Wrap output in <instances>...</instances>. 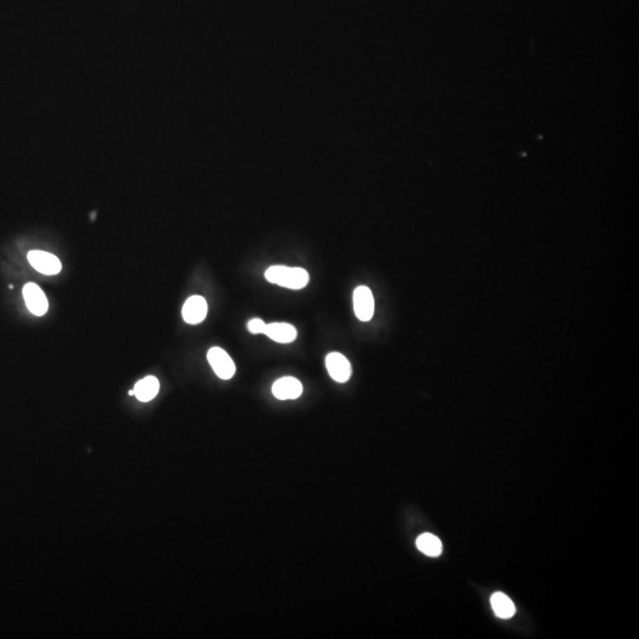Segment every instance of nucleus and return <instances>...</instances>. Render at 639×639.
<instances>
[{"label":"nucleus","mask_w":639,"mask_h":639,"mask_svg":"<svg viewBox=\"0 0 639 639\" xmlns=\"http://www.w3.org/2000/svg\"><path fill=\"white\" fill-rule=\"evenodd\" d=\"M265 327H267V323L260 318H253L248 322V330L250 333L265 334Z\"/></svg>","instance_id":"ddd939ff"},{"label":"nucleus","mask_w":639,"mask_h":639,"mask_svg":"<svg viewBox=\"0 0 639 639\" xmlns=\"http://www.w3.org/2000/svg\"><path fill=\"white\" fill-rule=\"evenodd\" d=\"M491 608L496 613V616L500 617L502 619H510L515 615V606L510 597H507L505 594L498 592L494 594L490 598Z\"/></svg>","instance_id":"9b49d317"},{"label":"nucleus","mask_w":639,"mask_h":639,"mask_svg":"<svg viewBox=\"0 0 639 639\" xmlns=\"http://www.w3.org/2000/svg\"><path fill=\"white\" fill-rule=\"evenodd\" d=\"M265 334L272 340L280 344H290L297 337V332L295 330L294 325L284 322L269 323L265 327Z\"/></svg>","instance_id":"1a4fd4ad"},{"label":"nucleus","mask_w":639,"mask_h":639,"mask_svg":"<svg viewBox=\"0 0 639 639\" xmlns=\"http://www.w3.org/2000/svg\"><path fill=\"white\" fill-rule=\"evenodd\" d=\"M303 392L302 384L293 377H284L272 385V395L280 400L297 399Z\"/></svg>","instance_id":"0eeeda50"},{"label":"nucleus","mask_w":639,"mask_h":639,"mask_svg":"<svg viewBox=\"0 0 639 639\" xmlns=\"http://www.w3.org/2000/svg\"><path fill=\"white\" fill-rule=\"evenodd\" d=\"M416 544H417L418 549L421 553H424L428 556H433V558L440 556L442 554V551H443V545L440 542V540L436 535L430 534V533L421 534L418 538Z\"/></svg>","instance_id":"f8f14e48"},{"label":"nucleus","mask_w":639,"mask_h":639,"mask_svg":"<svg viewBox=\"0 0 639 639\" xmlns=\"http://www.w3.org/2000/svg\"><path fill=\"white\" fill-rule=\"evenodd\" d=\"M24 301L27 309L36 316H43L48 311L49 302L44 291L35 283H27L23 288Z\"/></svg>","instance_id":"423d86ee"},{"label":"nucleus","mask_w":639,"mask_h":639,"mask_svg":"<svg viewBox=\"0 0 639 639\" xmlns=\"http://www.w3.org/2000/svg\"><path fill=\"white\" fill-rule=\"evenodd\" d=\"M160 388L159 380L155 377H146L143 379L136 383L134 387V395L140 402H150L157 397Z\"/></svg>","instance_id":"9d476101"},{"label":"nucleus","mask_w":639,"mask_h":639,"mask_svg":"<svg viewBox=\"0 0 639 639\" xmlns=\"http://www.w3.org/2000/svg\"><path fill=\"white\" fill-rule=\"evenodd\" d=\"M354 313L360 321H370L374 314V299L370 288L361 286L353 294Z\"/></svg>","instance_id":"7ed1b4c3"},{"label":"nucleus","mask_w":639,"mask_h":639,"mask_svg":"<svg viewBox=\"0 0 639 639\" xmlns=\"http://www.w3.org/2000/svg\"><path fill=\"white\" fill-rule=\"evenodd\" d=\"M27 260L34 269L44 275H57L62 270L61 260L52 253L35 250L29 253Z\"/></svg>","instance_id":"20e7f679"},{"label":"nucleus","mask_w":639,"mask_h":639,"mask_svg":"<svg viewBox=\"0 0 639 639\" xmlns=\"http://www.w3.org/2000/svg\"><path fill=\"white\" fill-rule=\"evenodd\" d=\"M207 315L206 300L202 296H192L183 307V318L190 325H198Z\"/></svg>","instance_id":"6e6552de"},{"label":"nucleus","mask_w":639,"mask_h":639,"mask_svg":"<svg viewBox=\"0 0 639 639\" xmlns=\"http://www.w3.org/2000/svg\"><path fill=\"white\" fill-rule=\"evenodd\" d=\"M129 395H134V390L129 391Z\"/></svg>","instance_id":"4468645a"},{"label":"nucleus","mask_w":639,"mask_h":639,"mask_svg":"<svg viewBox=\"0 0 639 639\" xmlns=\"http://www.w3.org/2000/svg\"><path fill=\"white\" fill-rule=\"evenodd\" d=\"M325 366L328 370L332 379L335 380L337 383H346L349 381L351 375H352V366L349 359L341 353H330L325 358Z\"/></svg>","instance_id":"39448f33"},{"label":"nucleus","mask_w":639,"mask_h":639,"mask_svg":"<svg viewBox=\"0 0 639 639\" xmlns=\"http://www.w3.org/2000/svg\"><path fill=\"white\" fill-rule=\"evenodd\" d=\"M265 279L270 283L279 284L281 287L299 290L306 287L309 282L308 272L302 268H290L284 265H274L265 272Z\"/></svg>","instance_id":"f257e3e1"},{"label":"nucleus","mask_w":639,"mask_h":639,"mask_svg":"<svg viewBox=\"0 0 639 639\" xmlns=\"http://www.w3.org/2000/svg\"><path fill=\"white\" fill-rule=\"evenodd\" d=\"M207 360L210 363L211 367L213 368L216 374L218 375L220 379H231L236 373L234 361L223 349L212 347L207 353Z\"/></svg>","instance_id":"f03ea898"}]
</instances>
